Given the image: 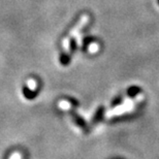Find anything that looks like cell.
<instances>
[{
	"label": "cell",
	"instance_id": "cell-2",
	"mask_svg": "<svg viewBox=\"0 0 159 159\" xmlns=\"http://www.w3.org/2000/svg\"><path fill=\"white\" fill-rule=\"evenodd\" d=\"M9 159H22V155L19 153V152H15V153L9 157Z\"/></svg>",
	"mask_w": 159,
	"mask_h": 159
},
{
	"label": "cell",
	"instance_id": "cell-3",
	"mask_svg": "<svg viewBox=\"0 0 159 159\" xmlns=\"http://www.w3.org/2000/svg\"><path fill=\"white\" fill-rule=\"evenodd\" d=\"M158 3H159V0H158Z\"/></svg>",
	"mask_w": 159,
	"mask_h": 159
},
{
	"label": "cell",
	"instance_id": "cell-1",
	"mask_svg": "<svg viewBox=\"0 0 159 159\" xmlns=\"http://www.w3.org/2000/svg\"><path fill=\"white\" fill-rule=\"evenodd\" d=\"M27 87L30 89L31 91H33V90H35V89L37 88V83L35 80H33V79H30V80H28L27 81Z\"/></svg>",
	"mask_w": 159,
	"mask_h": 159
}]
</instances>
